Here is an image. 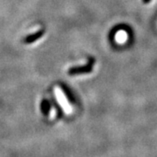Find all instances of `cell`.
I'll list each match as a JSON object with an SVG mask.
<instances>
[{"label": "cell", "instance_id": "obj_2", "mask_svg": "<svg viewBox=\"0 0 157 157\" xmlns=\"http://www.w3.org/2000/svg\"><path fill=\"white\" fill-rule=\"evenodd\" d=\"M94 61L92 60L90 62L88 65L85 66L84 67H80V68H73L71 70H69V73H71V74H74V73H89L92 71L93 69V67H94Z\"/></svg>", "mask_w": 157, "mask_h": 157}, {"label": "cell", "instance_id": "obj_3", "mask_svg": "<svg viewBox=\"0 0 157 157\" xmlns=\"http://www.w3.org/2000/svg\"><path fill=\"white\" fill-rule=\"evenodd\" d=\"M42 33L41 32H39V33H36L33 34V35H31V36H28L27 38H26V42H28V43H32V42H34L36 39H38L42 35Z\"/></svg>", "mask_w": 157, "mask_h": 157}, {"label": "cell", "instance_id": "obj_1", "mask_svg": "<svg viewBox=\"0 0 157 157\" xmlns=\"http://www.w3.org/2000/svg\"><path fill=\"white\" fill-rule=\"evenodd\" d=\"M54 94H55V97L58 100L59 104L60 105V107H62V109L64 110V112L66 113H71L73 111L72 106L69 104V102L67 101V98L66 97L64 92L60 89L59 86H55L54 87Z\"/></svg>", "mask_w": 157, "mask_h": 157}, {"label": "cell", "instance_id": "obj_4", "mask_svg": "<svg viewBox=\"0 0 157 157\" xmlns=\"http://www.w3.org/2000/svg\"><path fill=\"white\" fill-rule=\"evenodd\" d=\"M150 1H151V0H142V3H143V4H145V5H147V4H148Z\"/></svg>", "mask_w": 157, "mask_h": 157}]
</instances>
